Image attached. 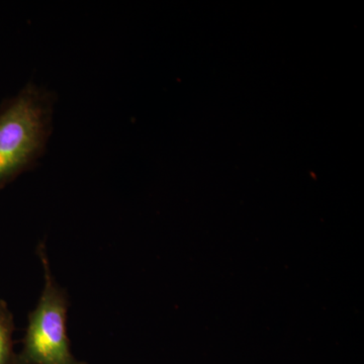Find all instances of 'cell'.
Instances as JSON below:
<instances>
[{
	"instance_id": "cell-1",
	"label": "cell",
	"mask_w": 364,
	"mask_h": 364,
	"mask_svg": "<svg viewBox=\"0 0 364 364\" xmlns=\"http://www.w3.org/2000/svg\"><path fill=\"white\" fill-rule=\"evenodd\" d=\"M58 95L33 81L0 104V191L44 157Z\"/></svg>"
},
{
	"instance_id": "cell-2",
	"label": "cell",
	"mask_w": 364,
	"mask_h": 364,
	"mask_svg": "<svg viewBox=\"0 0 364 364\" xmlns=\"http://www.w3.org/2000/svg\"><path fill=\"white\" fill-rule=\"evenodd\" d=\"M37 253L44 267L45 287L37 308L28 314L23 350L16 354L14 364H87L72 354L66 325L68 294L53 277L44 242Z\"/></svg>"
},
{
	"instance_id": "cell-3",
	"label": "cell",
	"mask_w": 364,
	"mask_h": 364,
	"mask_svg": "<svg viewBox=\"0 0 364 364\" xmlns=\"http://www.w3.org/2000/svg\"><path fill=\"white\" fill-rule=\"evenodd\" d=\"M14 316L4 299H0V364H14Z\"/></svg>"
}]
</instances>
